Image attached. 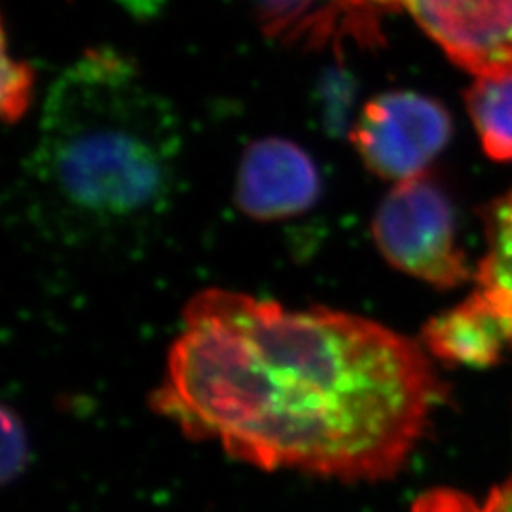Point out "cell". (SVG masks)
Segmentation results:
<instances>
[{
    "label": "cell",
    "mask_w": 512,
    "mask_h": 512,
    "mask_svg": "<svg viewBox=\"0 0 512 512\" xmlns=\"http://www.w3.org/2000/svg\"><path fill=\"white\" fill-rule=\"evenodd\" d=\"M446 397L420 342L378 321L211 287L184 306L150 406L260 471L382 482Z\"/></svg>",
    "instance_id": "obj_1"
},
{
    "label": "cell",
    "mask_w": 512,
    "mask_h": 512,
    "mask_svg": "<svg viewBox=\"0 0 512 512\" xmlns=\"http://www.w3.org/2000/svg\"><path fill=\"white\" fill-rule=\"evenodd\" d=\"M183 129L133 61L99 48L55 80L23 167V203L48 238L103 249L147 236L181 192Z\"/></svg>",
    "instance_id": "obj_2"
},
{
    "label": "cell",
    "mask_w": 512,
    "mask_h": 512,
    "mask_svg": "<svg viewBox=\"0 0 512 512\" xmlns=\"http://www.w3.org/2000/svg\"><path fill=\"white\" fill-rule=\"evenodd\" d=\"M372 238L399 272L439 291L473 283L450 196L425 173L395 184L372 220Z\"/></svg>",
    "instance_id": "obj_3"
},
{
    "label": "cell",
    "mask_w": 512,
    "mask_h": 512,
    "mask_svg": "<svg viewBox=\"0 0 512 512\" xmlns=\"http://www.w3.org/2000/svg\"><path fill=\"white\" fill-rule=\"evenodd\" d=\"M450 137V114L435 99L416 92L370 99L351 131V143L366 169L393 183L423 175Z\"/></svg>",
    "instance_id": "obj_4"
},
{
    "label": "cell",
    "mask_w": 512,
    "mask_h": 512,
    "mask_svg": "<svg viewBox=\"0 0 512 512\" xmlns=\"http://www.w3.org/2000/svg\"><path fill=\"white\" fill-rule=\"evenodd\" d=\"M404 6L446 55L476 78L512 73V0H378Z\"/></svg>",
    "instance_id": "obj_5"
},
{
    "label": "cell",
    "mask_w": 512,
    "mask_h": 512,
    "mask_svg": "<svg viewBox=\"0 0 512 512\" xmlns=\"http://www.w3.org/2000/svg\"><path fill=\"white\" fill-rule=\"evenodd\" d=\"M234 196L239 211L251 219H293L317 203L321 177L304 148L281 137H266L245 150Z\"/></svg>",
    "instance_id": "obj_6"
},
{
    "label": "cell",
    "mask_w": 512,
    "mask_h": 512,
    "mask_svg": "<svg viewBox=\"0 0 512 512\" xmlns=\"http://www.w3.org/2000/svg\"><path fill=\"white\" fill-rule=\"evenodd\" d=\"M420 344L440 363L465 368L499 365L512 349L501 323L471 294L456 308L431 317L421 329Z\"/></svg>",
    "instance_id": "obj_7"
},
{
    "label": "cell",
    "mask_w": 512,
    "mask_h": 512,
    "mask_svg": "<svg viewBox=\"0 0 512 512\" xmlns=\"http://www.w3.org/2000/svg\"><path fill=\"white\" fill-rule=\"evenodd\" d=\"M486 253L478 260L471 296L494 315L512 344V188L484 213Z\"/></svg>",
    "instance_id": "obj_8"
},
{
    "label": "cell",
    "mask_w": 512,
    "mask_h": 512,
    "mask_svg": "<svg viewBox=\"0 0 512 512\" xmlns=\"http://www.w3.org/2000/svg\"><path fill=\"white\" fill-rule=\"evenodd\" d=\"M467 109L484 154L494 162H512V73L476 78Z\"/></svg>",
    "instance_id": "obj_9"
},
{
    "label": "cell",
    "mask_w": 512,
    "mask_h": 512,
    "mask_svg": "<svg viewBox=\"0 0 512 512\" xmlns=\"http://www.w3.org/2000/svg\"><path fill=\"white\" fill-rule=\"evenodd\" d=\"M266 27L275 35H302L310 31L319 35L334 25L336 16L363 14L372 6H380L378 0H256Z\"/></svg>",
    "instance_id": "obj_10"
},
{
    "label": "cell",
    "mask_w": 512,
    "mask_h": 512,
    "mask_svg": "<svg viewBox=\"0 0 512 512\" xmlns=\"http://www.w3.org/2000/svg\"><path fill=\"white\" fill-rule=\"evenodd\" d=\"M412 512H512V488L495 490L484 503L452 488H433L414 501Z\"/></svg>",
    "instance_id": "obj_11"
},
{
    "label": "cell",
    "mask_w": 512,
    "mask_h": 512,
    "mask_svg": "<svg viewBox=\"0 0 512 512\" xmlns=\"http://www.w3.org/2000/svg\"><path fill=\"white\" fill-rule=\"evenodd\" d=\"M35 74L27 61L14 59L8 54V40L2 42V90L0 107L2 116L8 124L18 122L31 105Z\"/></svg>",
    "instance_id": "obj_12"
},
{
    "label": "cell",
    "mask_w": 512,
    "mask_h": 512,
    "mask_svg": "<svg viewBox=\"0 0 512 512\" xmlns=\"http://www.w3.org/2000/svg\"><path fill=\"white\" fill-rule=\"evenodd\" d=\"M4 418V446H2V478L10 482L23 471L27 461V435L23 423L8 408L2 410Z\"/></svg>",
    "instance_id": "obj_13"
},
{
    "label": "cell",
    "mask_w": 512,
    "mask_h": 512,
    "mask_svg": "<svg viewBox=\"0 0 512 512\" xmlns=\"http://www.w3.org/2000/svg\"><path fill=\"white\" fill-rule=\"evenodd\" d=\"M118 2H120L126 10H129L131 14L147 18V16H152V14H156V12L160 10V6H162L164 0H118Z\"/></svg>",
    "instance_id": "obj_14"
}]
</instances>
